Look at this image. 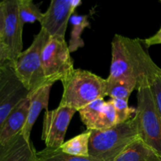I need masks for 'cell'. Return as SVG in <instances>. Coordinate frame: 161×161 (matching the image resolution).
<instances>
[{
    "label": "cell",
    "mask_w": 161,
    "mask_h": 161,
    "mask_svg": "<svg viewBox=\"0 0 161 161\" xmlns=\"http://www.w3.org/2000/svg\"><path fill=\"white\" fill-rule=\"evenodd\" d=\"M112 58L108 81L135 79L149 75L156 64L142 41L116 34L111 43Z\"/></svg>",
    "instance_id": "cell-1"
},
{
    "label": "cell",
    "mask_w": 161,
    "mask_h": 161,
    "mask_svg": "<svg viewBox=\"0 0 161 161\" xmlns=\"http://www.w3.org/2000/svg\"><path fill=\"white\" fill-rule=\"evenodd\" d=\"M138 119L134 116L105 130H93L89 143L90 157L99 161H114L139 138Z\"/></svg>",
    "instance_id": "cell-2"
},
{
    "label": "cell",
    "mask_w": 161,
    "mask_h": 161,
    "mask_svg": "<svg viewBox=\"0 0 161 161\" xmlns=\"http://www.w3.org/2000/svg\"><path fill=\"white\" fill-rule=\"evenodd\" d=\"M63 93L59 105L70 107L77 112L106 96V80L84 69H74L61 80Z\"/></svg>",
    "instance_id": "cell-3"
},
{
    "label": "cell",
    "mask_w": 161,
    "mask_h": 161,
    "mask_svg": "<svg viewBox=\"0 0 161 161\" xmlns=\"http://www.w3.org/2000/svg\"><path fill=\"white\" fill-rule=\"evenodd\" d=\"M137 108L140 138L161 157V117L156 106L148 75L138 80Z\"/></svg>",
    "instance_id": "cell-4"
},
{
    "label": "cell",
    "mask_w": 161,
    "mask_h": 161,
    "mask_svg": "<svg viewBox=\"0 0 161 161\" xmlns=\"http://www.w3.org/2000/svg\"><path fill=\"white\" fill-rule=\"evenodd\" d=\"M49 38L48 34L41 29L34 36L29 47L23 50L13 62L17 78L29 94L49 85L46 81L42 61V50Z\"/></svg>",
    "instance_id": "cell-5"
},
{
    "label": "cell",
    "mask_w": 161,
    "mask_h": 161,
    "mask_svg": "<svg viewBox=\"0 0 161 161\" xmlns=\"http://www.w3.org/2000/svg\"><path fill=\"white\" fill-rule=\"evenodd\" d=\"M42 61L47 84L61 81L75 69L65 39L49 38L42 50Z\"/></svg>",
    "instance_id": "cell-6"
},
{
    "label": "cell",
    "mask_w": 161,
    "mask_h": 161,
    "mask_svg": "<svg viewBox=\"0 0 161 161\" xmlns=\"http://www.w3.org/2000/svg\"><path fill=\"white\" fill-rule=\"evenodd\" d=\"M28 94L29 92L16 75L13 62L0 66V127Z\"/></svg>",
    "instance_id": "cell-7"
},
{
    "label": "cell",
    "mask_w": 161,
    "mask_h": 161,
    "mask_svg": "<svg viewBox=\"0 0 161 161\" xmlns=\"http://www.w3.org/2000/svg\"><path fill=\"white\" fill-rule=\"evenodd\" d=\"M81 4L80 0H51L39 22L41 29L50 37L65 39L69 21Z\"/></svg>",
    "instance_id": "cell-8"
},
{
    "label": "cell",
    "mask_w": 161,
    "mask_h": 161,
    "mask_svg": "<svg viewBox=\"0 0 161 161\" xmlns=\"http://www.w3.org/2000/svg\"><path fill=\"white\" fill-rule=\"evenodd\" d=\"M76 110L70 107L61 106L44 113L42 140L46 148L58 149L64 142L66 132Z\"/></svg>",
    "instance_id": "cell-9"
},
{
    "label": "cell",
    "mask_w": 161,
    "mask_h": 161,
    "mask_svg": "<svg viewBox=\"0 0 161 161\" xmlns=\"http://www.w3.org/2000/svg\"><path fill=\"white\" fill-rule=\"evenodd\" d=\"M5 25L3 42L7 46L12 62L23 51V28L19 14L18 0H4Z\"/></svg>",
    "instance_id": "cell-10"
},
{
    "label": "cell",
    "mask_w": 161,
    "mask_h": 161,
    "mask_svg": "<svg viewBox=\"0 0 161 161\" xmlns=\"http://www.w3.org/2000/svg\"><path fill=\"white\" fill-rule=\"evenodd\" d=\"M53 85L49 84L39 88L28 94L30 103L28 107L26 123L22 129L21 134L28 142H31V133L32 127L42 110H48L50 90Z\"/></svg>",
    "instance_id": "cell-11"
},
{
    "label": "cell",
    "mask_w": 161,
    "mask_h": 161,
    "mask_svg": "<svg viewBox=\"0 0 161 161\" xmlns=\"http://www.w3.org/2000/svg\"><path fill=\"white\" fill-rule=\"evenodd\" d=\"M36 153L32 142H28L21 133L0 144V161H36Z\"/></svg>",
    "instance_id": "cell-12"
},
{
    "label": "cell",
    "mask_w": 161,
    "mask_h": 161,
    "mask_svg": "<svg viewBox=\"0 0 161 161\" xmlns=\"http://www.w3.org/2000/svg\"><path fill=\"white\" fill-rule=\"evenodd\" d=\"M30 100L24 99L9 115L0 127V144H4L21 133L26 123Z\"/></svg>",
    "instance_id": "cell-13"
},
{
    "label": "cell",
    "mask_w": 161,
    "mask_h": 161,
    "mask_svg": "<svg viewBox=\"0 0 161 161\" xmlns=\"http://www.w3.org/2000/svg\"><path fill=\"white\" fill-rule=\"evenodd\" d=\"M114 161H161V157L139 137Z\"/></svg>",
    "instance_id": "cell-14"
},
{
    "label": "cell",
    "mask_w": 161,
    "mask_h": 161,
    "mask_svg": "<svg viewBox=\"0 0 161 161\" xmlns=\"http://www.w3.org/2000/svg\"><path fill=\"white\" fill-rule=\"evenodd\" d=\"M91 130L86 131L73 137L63 143L58 149L69 155L80 157H89V143Z\"/></svg>",
    "instance_id": "cell-15"
},
{
    "label": "cell",
    "mask_w": 161,
    "mask_h": 161,
    "mask_svg": "<svg viewBox=\"0 0 161 161\" xmlns=\"http://www.w3.org/2000/svg\"><path fill=\"white\" fill-rule=\"evenodd\" d=\"M138 80L135 79H123L113 81H108L106 80L105 94L112 99L128 101L131 93L138 87Z\"/></svg>",
    "instance_id": "cell-16"
},
{
    "label": "cell",
    "mask_w": 161,
    "mask_h": 161,
    "mask_svg": "<svg viewBox=\"0 0 161 161\" xmlns=\"http://www.w3.org/2000/svg\"><path fill=\"white\" fill-rule=\"evenodd\" d=\"M72 25L70 39L69 42V49L71 53L75 52L80 48L84 47V42L82 39V34L85 28H89L91 24L88 15L73 14L70 18Z\"/></svg>",
    "instance_id": "cell-17"
},
{
    "label": "cell",
    "mask_w": 161,
    "mask_h": 161,
    "mask_svg": "<svg viewBox=\"0 0 161 161\" xmlns=\"http://www.w3.org/2000/svg\"><path fill=\"white\" fill-rule=\"evenodd\" d=\"M106 102L104 98H99L88 104L86 106L78 112L83 124L86 126V130H96L97 124L101 119Z\"/></svg>",
    "instance_id": "cell-18"
},
{
    "label": "cell",
    "mask_w": 161,
    "mask_h": 161,
    "mask_svg": "<svg viewBox=\"0 0 161 161\" xmlns=\"http://www.w3.org/2000/svg\"><path fill=\"white\" fill-rule=\"evenodd\" d=\"M36 161H99L91 157H80L69 155L61 152L59 149L45 148L36 151Z\"/></svg>",
    "instance_id": "cell-19"
},
{
    "label": "cell",
    "mask_w": 161,
    "mask_h": 161,
    "mask_svg": "<svg viewBox=\"0 0 161 161\" xmlns=\"http://www.w3.org/2000/svg\"><path fill=\"white\" fill-rule=\"evenodd\" d=\"M19 14L22 24L40 22L43 16V13L32 0H18Z\"/></svg>",
    "instance_id": "cell-20"
},
{
    "label": "cell",
    "mask_w": 161,
    "mask_h": 161,
    "mask_svg": "<svg viewBox=\"0 0 161 161\" xmlns=\"http://www.w3.org/2000/svg\"><path fill=\"white\" fill-rule=\"evenodd\" d=\"M148 78L156 106L161 117V69L157 64H154L152 68Z\"/></svg>",
    "instance_id": "cell-21"
},
{
    "label": "cell",
    "mask_w": 161,
    "mask_h": 161,
    "mask_svg": "<svg viewBox=\"0 0 161 161\" xmlns=\"http://www.w3.org/2000/svg\"><path fill=\"white\" fill-rule=\"evenodd\" d=\"M110 100L114 105L118 124L127 122L135 116L136 108L129 106L128 101L117 98H111Z\"/></svg>",
    "instance_id": "cell-22"
},
{
    "label": "cell",
    "mask_w": 161,
    "mask_h": 161,
    "mask_svg": "<svg viewBox=\"0 0 161 161\" xmlns=\"http://www.w3.org/2000/svg\"><path fill=\"white\" fill-rule=\"evenodd\" d=\"M118 124L116 110L111 100L106 102L101 119L97 124L96 130H105Z\"/></svg>",
    "instance_id": "cell-23"
},
{
    "label": "cell",
    "mask_w": 161,
    "mask_h": 161,
    "mask_svg": "<svg viewBox=\"0 0 161 161\" xmlns=\"http://www.w3.org/2000/svg\"><path fill=\"white\" fill-rule=\"evenodd\" d=\"M9 62H12V61L9 49L3 41H0V66H3Z\"/></svg>",
    "instance_id": "cell-24"
},
{
    "label": "cell",
    "mask_w": 161,
    "mask_h": 161,
    "mask_svg": "<svg viewBox=\"0 0 161 161\" xmlns=\"http://www.w3.org/2000/svg\"><path fill=\"white\" fill-rule=\"evenodd\" d=\"M142 41L145 47H147V48L152 47V46L161 44V28L157 31L156 34L153 35V36H150V37L147 38V39Z\"/></svg>",
    "instance_id": "cell-25"
},
{
    "label": "cell",
    "mask_w": 161,
    "mask_h": 161,
    "mask_svg": "<svg viewBox=\"0 0 161 161\" xmlns=\"http://www.w3.org/2000/svg\"><path fill=\"white\" fill-rule=\"evenodd\" d=\"M4 25H5L4 8H3V1H2L0 2V41H3V39Z\"/></svg>",
    "instance_id": "cell-26"
},
{
    "label": "cell",
    "mask_w": 161,
    "mask_h": 161,
    "mask_svg": "<svg viewBox=\"0 0 161 161\" xmlns=\"http://www.w3.org/2000/svg\"><path fill=\"white\" fill-rule=\"evenodd\" d=\"M160 3H161V0H160Z\"/></svg>",
    "instance_id": "cell-27"
}]
</instances>
